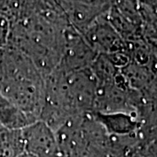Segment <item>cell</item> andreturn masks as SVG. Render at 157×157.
Masks as SVG:
<instances>
[{
  "label": "cell",
  "instance_id": "cell-1",
  "mask_svg": "<svg viewBox=\"0 0 157 157\" xmlns=\"http://www.w3.org/2000/svg\"><path fill=\"white\" fill-rule=\"evenodd\" d=\"M11 25L8 44L28 57L46 78L60 61L70 25L59 1H35L33 12Z\"/></svg>",
  "mask_w": 157,
  "mask_h": 157
},
{
  "label": "cell",
  "instance_id": "cell-2",
  "mask_svg": "<svg viewBox=\"0 0 157 157\" xmlns=\"http://www.w3.org/2000/svg\"><path fill=\"white\" fill-rule=\"evenodd\" d=\"M0 94L39 121L45 104V77L28 57L9 44L0 50Z\"/></svg>",
  "mask_w": 157,
  "mask_h": 157
},
{
  "label": "cell",
  "instance_id": "cell-3",
  "mask_svg": "<svg viewBox=\"0 0 157 157\" xmlns=\"http://www.w3.org/2000/svg\"><path fill=\"white\" fill-rule=\"evenodd\" d=\"M45 106L68 117L94 112L97 81L90 68L66 72L54 69L45 78Z\"/></svg>",
  "mask_w": 157,
  "mask_h": 157
},
{
  "label": "cell",
  "instance_id": "cell-4",
  "mask_svg": "<svg viewBox=\"0 0 157 157\" xmlns=\"http://www.w3.org/2000/svg\"><path fill=\"white\" fill-rule=\"evenodd\" d=\"M54 133L64 157H104L109 151V135L93 113L70 118Z\"/></svg>",
  "mask_w": 157,
  "mask_h": 157
},
{
  "label": "cell",
  "instance_id": "cell-5",
  "mask_svg": "<svg viewBox=\"0 0 157 157\" xmlns=\"http://www.w3.org/2000/svg\"><path fill=\"white\" fill-rule=\"evenodd\" d=\"M97 56L84 37L69 25L65 33L61 59L56 68L66 72L87 69Z\"/></svg>",
  "mask_w": 157,
  "mask_h": 157
},
{
  "label": "cell",
  "instance_id": "cell-6",
  "mask_svg": "<svg viewBox=\"0 0 157 157\" xmlns=\"http://www.w3.org/2000/svg\"><path fill=\"white\" fill-rule=\"evenodd\" d=\"M81 35L97 55L110 56L127 52L126 41L109 22L107 14L97 19Z\"/></svg>",
  "mask_w": 157,
  "mask_h": 157
},
{
  "label": "cell",
  "instance_id": "cell-7",
  "mask_svg": "<svg viewBox=\"0 0 157 157\" xmlns=\"http://www.w3.org/2000/svg\"><path fill=\"white\" fill-rule=\"evenodd\" d=\"M70 25L80 34L107 15L113 1H59Z\"/></svg>",
  "mask_w": 157,
  "mask_h": 157
},
{
  "label": "cell",
  "instance_id": "cell-8",
  "mask_svg": "<svg viewBox=\"0 0 157 157\" xmlns=\"http://www.w3.org/2000/svg\"><path fill=\"white\" fill-rule=\"evenodd\" d=\"M25 153L34 157H64L56 135L42 121L22 129Z\"/></svg>",
  "mask_w": 157,
  "mask_h": 157
},
{
  "label": "cell",
  "instance_id": "cell-9",
  "mask_svg": "<svg viewBox=\"0 0 157 157\" xmlns=\"http://www.w3.org/2000/svg\"><path fill=\"white\" fill-rule=\"evenodd\" d=\"M38 120L19 109L0 94V126L6 129L22 130Z\"/></svg>",
  "mask_w": 157,
  "mask_h": 157
},
{
  "label": "cell",
  "instance_id": "cell-10",
  "mask_svg": "<svg viewBox=\"0 0 157 157\" xmlns=\"http://www.w3.org/2000/svg\"><path fill=\"white\" fill-rule=\"evenodd\" d=\"M25 153L22 130L0 129V157H19Z\"/></svg>",
  "mask_w": 157,
  "mask_h": 157
},
{
  "label": "cell",
  "instance_id": "cell-11",
  "mask_svg": "<svg viewBox=\"0 0 157 157\" xmlns=\"http://www.w3.org/2000/svg\"><path fill=\"white\" fill-rule=\"evenodd\" d=\"M11 23L0 14V50L8 45L11 34Z\"/></svg>",
  "mask_w": 157,
  "mask_h": 157
},
{
  "label": "cell",
  "instance_id": "cell-12",
  "mask_svg": "<svg viewBox=\"0 0 157 157\" xmlns=\"http://www.w3.org/2000/svg\"><path fill=\"white\" fill-rule=\"evenodd\" d=\"M19 157H34V156L31 155H29V154H27V153H25L24 155H22L21 156H19Z\"/></svg>",
  "mask_w": 157,
  "mask_h": 157
}]
</instances>
